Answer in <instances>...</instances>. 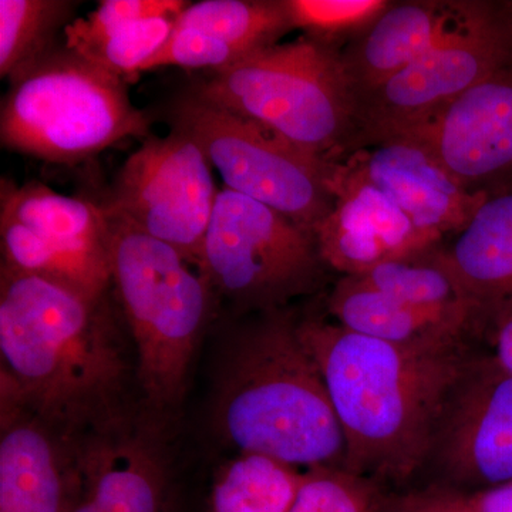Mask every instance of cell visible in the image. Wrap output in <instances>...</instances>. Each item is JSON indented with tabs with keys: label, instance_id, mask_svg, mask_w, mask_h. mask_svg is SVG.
Instances as JSON below:
<instances>
[{
	"label": "cell",
	"instance_id": "5",
	"mask_svg": "<svg viewBox=\"0 0 512 512\" xmlns=\"http://www.w3.org/2000/svg\"><path fill=\"white\" fill-rule=\"evenodd\" d=\"M107 215V214H106ZM110 225V275L154 410L177 406L215 295L200 268L119 218Z\"/></svg>",
	"mask_w": 512,
	"mask_h": 512
},
{
	"label": "cell",
	"instance_id": "26",
	"mask_svg": "<svg viewBox=\"0 0 512 512\" xmlns=\"http://www.w3.org/2000/svg\"><path fill=\"white\" fill-rule=\"evenodd\" d=\"M178 15L137 20L111 30L77 55L120 77L137 82L141 69L173 35Z\"/></svg>",
	"mask_w": 512,
	"mask_h": 512
},
{
	"label": "cell",
	"instance_id": "17",
	"mask_svg": "<svg viewBox=\"0 0 512 512\" xmlns=\"http://www.w3.org/2000/svg\"><path fill=\"white\" fill-rule=\"evenodd\" d=\"M69 433L2 399L0 512H67Z\"/></svg>",
	"mask_w": 512,
	"mask_h": 512
},
{
	"label": "cell",
	"instance_id": "16",
	"mask_svg": "<svg viewBox=\"0 0 512 512\" xmlns=\"http://www.w3.org/2000/svg\"><path fill=\"white\" fill-rule=\"evenodd\" d=\"M346 160L406 212L417 228L439 241L463 231L487 200V195L467 191L412 138H390Z\"/></svg>",
	"mask_w": 512,
	"mask_h": 512
},
{
	"label": "cell",
	"instance_id": "19",
	"mask_svg": "<svg viewBox=\"0 0 512 512\" xmlns=\"http://www.w3.org/2000/svg\"><path fill=\"white\" fill-rule=\"evenodd\" d=\"M476 305L420 308L377 291L359 276H340L325 301L326 312L343 328L399 345L471 339Z\"/></svg>",
	"mask_w": 512,
	"mask_h": 512
},
{
	"label": "cell",
	"instance_id": "18",
	"mask_svg": "<svg viewBox=\"0 0 512 512\" xmlns=\"http://www.w3.org/2000/svg\"><path fill=\"white\" fill-rule=\"evenodd\" d=\"M466 2H393L379 19L340 52L353 97L386 83L446 35Z\"/></svg>",
	"mask_w": 512,
	"mask_h": 512
},
{
	"label": "cell",
	"instance_id": "30",
	"mask_svg": "<svg viewBox=\"0 0 512 512\" xmlns=\"http://www.w3.org/2000/svg\"><path fill=\"white\" fill-rule=\"evenodd\" d=\"M471 338L512 373V293L477 303Z\"/></svg>",
	"mask_w": 512,
	"mask_h": 512
},
{
	"label": "cell",
	"instance_id": "28",
	"mask_svg": "<svg viewBox=\"0 0 512 512\" xmlns=\"http://www.w3.org/2000/svg\"><path fill=\"white\" fill-rule=\"evenodd\" d=\"M190 5L185 0H103L86 18H76L66 26L64 46L79 53L111 30L137 20L180 15Z\"/></svg>",
	"mask_w": 512,
	"mask_h": 512
},
{
	"label": "cell",
	"instance_id": "29",
	"mask_svg": "<svg viewBox=\"0 0 512 512\" xmlns=\"http://www.w3.org/2000/svg\"><path fill=\"white\" fill-rule=\"evenodd\" d=\"M383 512H512V483L480 491L416 485L390 491Z\"/></svg>",
	"mask_w": 512,
	"mask_h": 512
},
{
	"label": "cell",
	"instance_id": "13",
	"mask_svg": "<svg viewBox=\"0 0 512 512\" xmlns=\"http://www.w3.org/2000/svg\"><path fill=\"white\" fill-rule=\"evenodd\" d=\"M123 410L69 431L67 512H158L161 460L154 437Z\"/></svg>",
	"mask_w": 512,
	"mask_h": 512
},
{
	"label": "cell",
	"instance_id": "24",
	"mask_svg": "<svg viewBox=\"0 0 512 512\" xmlns=\"http://www.w3.org/2000/svg\"><path fill=\"white\" fill-rule=\"evenodd\" d=\"M439 247L382 262L359 278L377 291L420 308L454 309L476 305L444 264Z\"/></svg>",
	"mask_w": 512,
	"mask_h": 512
},
{
	"label": "cell",
	"instance_id": "21",
	"mask_svg": "<svg viewBox=\"0 0 512 512\" xmlns=\"http://www.w3.org/2000/svg\"><path fill=\"white\" fill-rule=\"evenodd\" d=\"M441 259L458 284L480 303L512 293V190L491 195Z\"/></svg>",
	"mask_w": 512,
	"mask_h": 512
},
{
	"label": "cell",
	"instance_id": "20",
	"mask_svg": "<svg viewBox=\"0 0 512 512\" xmlns=\"http://www.w3.org/2000/svg\"><path fill=\"white\" fill-rule=\"evenodd\" d=\"M0 218L19 222L64 255L110 272V225L101 204L37 181L18 185L2 178Z\"/></svg>",
	"mask_w": 512,
	"mask_h": 512
},
{
	"label": "cell",
	"instance_id": "23",
	"mask_svg": "<svg viewBox=\"0 0 512 512\" xmlns=\"http://www.w3.org/2000/svg\"><path fill=\"white\" fill-rule=\"evenodd\" d=\"M79 2L0 0V77L28 69L56 47V36L73 22Z\"/></svg>",
	"mask_w": 512,
	"mask_h": 512
},
{
	"label": "cell",
	"instance_id": "11",
	"mask_svg": "<svg viewBox=\"0 0 512 512\" xmlns=\"http://www.w3.org/2000/svg\"><path fill=\"white\" fill-rule=\"evenodd\" d=\"M512 483V373L477 343L448 393L416 485L480 491Z\"/></svg>",
	"mask_w": 512,
	"mask_h": 512
},
{
	"label": "cell",
	"instance_id": "2",
	"mask_svg": "<svg viewBox=\"0 0 512 512\" xmlns=\"http://www.w3.org/2000/svg\"><path fill=\"white\" fill-rule=\"evenodd\" d=\"M2 399L63 431L120 409L127 363L106 295L0 271Z\"/></svg>",
	"mask_w": 512,
	"mask_h": 512
},
{
	"label": "cell",
	"instance_id": "8",
	"mask_svg": "<svg viewBox=\"0 0 512 512\" xmlns=\"http://www.w3.org/2000/svg\"><path fill=\"white\" fill-rule=\"evenodd\" d=\"M168 126L190 134L224 188L268 205L296 224L318 227L335 207L333 164L293 147L268 128L187 89L171 100Z\"/></svg>",
	"mask_w": 512,
	"mask_h": 512
},
{
	"label": "cell",
	"instance_id": "6",
	"mask_svg": "<svg viewBox=\"0 0 512 512\" xmlns=\"http://www.w3.org/2000/svg\"><path fill=\"white\" fill-rule=\"evenodd\" d=\"M9 82L0 141L15 153L77 164L126 138L150 136L153 116L131 101L128 84L64 45Z\"/></svg>",
	"mask_w": 512,
	"mask_h": 512
},
{
	"label": "cell",
	"instance_id": "1",
	"mask_svg": "<svg viewBox=\"0 0 512 512\" xmlns=\"http://www.w3.org/2000/svg\"><path fill=\"white\" fill-rule=\"evenodd\" d=\"M298 329L338 417L343 467L390 491L413 487L476 342L399 345L352 332L319 313L299 316Z\"/></svg>",
	"mask_w": 512,
	"mask_h": 512
},
{
	"label": "cell",
	"instance_id": "27",
	"mask_svg": "<svg viewBox=\"0 0 512 512\" xmlns=\"http://www.w3.org/2000/svg\"><path fill=\"white\" fill-rule=\"evenodd\" d=\"M389 488L345 467L305 470L289 512H383Z\"/></svg>",
	"mask_w": 512,
	"mask_h": 512
},
{
	"label": "cell",
	"instance_id": "7",
	"mask_svg": "<svg viewBox=\"0 0 512 512\" xmlns=\"http://www.w3.org/2000/svg\"><path fill=\"white\" fill-rule=\"evenodd\" d=\"M215 298L251 315L291 306L325 288L330 269L312 229L222 188L200 261Z\"/></svg>",
	"mask_w": 512,
	"mask_h": 512
},
{
	"label": "cell",
	"instance_id": "10",
	"mask_svg": "<svg viewBox=\"0 0 512 512\" xmlns=\"http://www.w3.org/2000/svg\"><path fill=\"white\" fill-rule=\"evenodd\" d=\"M207 156L178 127L150 134L114 180L104 211L170 245L200 268L202 245L218 197Z\"/></svg>",
	"mask_w": 512,
	"mask_h": 512
},
{
	"label": "cell",
	"instance_id": "4",
	"mask_svg": "<svg viewBox=\"0 0 512 512\" xmlns=\"http://www.w3.org/2000/svg\"><path fill=\"white\" fill-rule=\"evenodd\" d=\"M188 89L326 163L355 153V97L340 52L306 37L205 72Z\"/></svg>",
	"mask_w": 512,
	"mask_h": 512
},
{
	"label": "cell",
	"instance_id": "15",
	"mask_svg": "<svg viewBox=\"0 0 512 512\" xmlns=\"http://www.w3.org/2000/svg\"><path fill=\"white\" fill-rule=\"evenodd\" d=\"M292 32L282 0H202L178 15L173 35L141 73L160 67L225 69Z\"/></svg>",
	"mask_w": 512,
	"mask_h": 512
},
{
	"label": "cell",
	"instance_id": "3",
	"mask_svg": "<svg viewBox=\"0 0 512 512\" xmlns=\"http://www.w3.org/2000/svg\"><path fill=\"white\" fill-rule=\"evenodd\" d=\"M291 306L251 313L229 343L215 423L238 454L301 470L343 467L345 440Z\"/></svg>",
	"mask_w": 512,
	"mask_h": 512
},
{
	"label": "cell",
	"instance_id": "9",
	"mask_svg": "<svg viewBox=\"0 0 512 512\" xmlns=\"http://www.w3.org/2000/svg\"><path fill=\"white\" fill-rule=\"evenodd\" d=\"M512 64V3L466 2L416 62L356 97V151L399 136Z\"/></svg>",
	"mask_w": 512,
	"mask_h": 512
},
{
	"label": "cell",
	"instance_id": "22",
	"mask_svg": "<svg viewBox=\"0 0 512 512\" xmlns=\"http://www.w3.org/2000/svg\"><path fill=\"white\" fill-rule=\"evenodd\" d=\"M305 470L262 454H237L212 491V512H289Z\"/></svg>",
	"mask_w": 512,
	"mask_h": 512
},
{
	"label": "cell",
	"instance_id": "12",
	"mask_svg": "<svg viewBox=\"0 0 512 512\" xmlns=\"http://www.w3.org/2000/svg\"><path fill=\"white\" fill-rule=\"evenodd\" d=\"M396 137L417 141L473 194L511 191L512 64Z\"/></svg>",
	"mask_w": 512,
	"mask_h": 512
},
{
	"label": "cell",
	"instance_id": "14",
	"mask_svg": "<svg viewBox=\"0 0 512 512\" xmlns=\"http://www.w3.org/2000/svg\"><path fill=\"white\" fill-rule=\"evenodd\" d=\"M329 185L335 207L313 232L330 271L359 276L382 262L441 244L417 228L406 212L348 160L333 164Z\"/></svg>",
	"mask_w": 512,
	"mask_h": 512
},
{
	"label": "cell",
	"instance_id": "25",
	"mask_svg": "<svg viewBox=\"0 0 512 512\" xmlns=\"http://www.w3.org/2000/svg\"><path fill=\"white\" fill-rule=\"evenodd\" d=\"M292 30L340 52L390 8V0H282Z\"/></svg>",
	"mask_w": 512,
	"mask_h": 512
}]
</instances>
